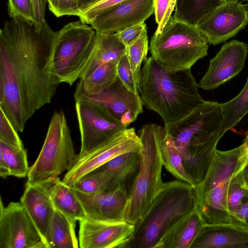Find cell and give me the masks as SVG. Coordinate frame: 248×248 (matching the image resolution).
I'll return each mask as SVG.
<instances>
[{
  "instance_id": "1",
  "label": "cell",
  "mask_w": 248,
  "mask_h": 248,
  "mask_svg": "<svg viewBox=\"0 0 248 248\" xmlns=\"http://www.w3.org/2000/svg\"><path fill=\"white\" fill-rule=\"evenodd\" d=\"M58 31L21 17L0 31V109L17 132L50 103L61 83L53 66Z\"/></svg>"
},
{
  "instance_id": "2",
  "label": "cell",
  "mask_w": 248,
  "mask_h": 248,
  "mask_svg": "<svg viewBox=\"0 0 248 248\" xmlns=\"http://www.w3.org/2000/svg\"><path fill=\"white\" fill-rule=\"evenodd\" d=\"M144 61L139 93L143 105L159 114L165 124L181 119L204 101L190 69L170 70L152 57Z\"/></svg>"
},
{
  "instance_id": "3",
  "label": "cell",
  "mask_w": 248,
  "mask_h": 248,
  "mask_svg": "<svg viewBox=\"0 0 248 248\" xmlns=\"http://www.w3.org/2000/svg\"><path fill=\"white\" fill-rule=\"evenodd\" d=\"M196 207L194 187L178 179L164 183L124 248H155L167 231Z\"/></svg>"
},
{
  "instance_id": "4",
  "label": "cell",
  "mask_w": 248,
  "mask_h": 248,
  "mask_svg": "<svg viewBox=\"0 0 248 248\" xmlns=\"http://www.w3.org/2000/svg\"><path fill=\"white\" fill-rule=\"evenodd\" d=\"M165 133L164 127L155 124H145L139 131L140 162L129 195L125 220L129 223L142 218L164 184L161 143Z\"/></svg>"
},
{
  "instance_id": "5",
  "label": "cell",
  "mask_w": 248,
  "mask_h": 248,
  "mask_svg": "<svg viewBox=\"0 0 248 248\" xmlns=\"http://www.w3.org/2000/svg\"><path fill=\"white\" fill-rule=\"evenodd\" d=\"M205 36L197 26L171 16L160 33L151 37V57L170 70L190 69L206 56L209 48Z\"/></svg>"
},
{
  "instance_id": "6",
  "label": "cell",
  "mask_w": 248,
  "mask_h": 248,
  "mask_svg": "<svg viewBox=\"0 0 248 248\" xmlns=\"http://www.w3.org/2000/svg\"><path fill=\"white\" fill-rule=\"evenodd\" d=\"M77 156L65 114L56 111L40 153L30 167L27 183L40 184L58 177L73 166Z\"/></svg>"
},
{
  "instance_id": "7",
  "label": "cell",
  "mask_w": 248,
  "mask_h": 248,
  "mask_svg": "<svg viewBox=\"0 0 248 248\" xmlns=\"http://www.w3.org/2000/svg\"><path fill=\"white\" fill-rule=\"evenodd\" d=\"M58 32L54 71L61 83L72 85L81 78L91 60L96 31L79 20L68 23Z\"/></svg>"
},
{
  "instance_id": "8",
  "label": "cell",
  "mask_w": 248,
  "mask_h": 248,
  "mask_svg": "<svg viewBox=\"0 0 248 248\" xmlns=\"http://www.w3.org/2000/svg\"><path fill=\"white\" fill-rule=\"evenodd\" d=\"M223 124L220 104L204 100L186 115L164 127L182 154L190 142L225 131Z\"/></svg>"
},
{
  "instance_id": "9",
  "label": "cell",
  "mask_w": 248,
  "mask_h": 248,
  "mask_svg": "<svg viewBox=\"0 0 248 248\" xmlns=\"http://www.w3.org/2000/svg\"><path fill=\"white\" fill-rule=\"evenodd\" d=\"M75 99L81 139L78 159L94 151L127 127L101 105L82 97Z\"/></svg>"
},
{
  "instance_id": "10",
  "label": "cell",
  "mask_w": 248,
  "mask_h": 248,
  "mask_svg": "<svg viewBox=\"0 0 248 248\" xmlns=\"http://www.w3.org/2000/svg\"><path fill=\"white\" fill-rule=\"evenodd\" d=\"M0 248H47L20 202L0 204Z\"/></svg>"
},
{
  "instance_id": "11",
  "label": "cell",
  "mask_w": 248,
  "mask_h": 248,
  "mask_svg": "<svg viewBox=\"0 0 248 248\" xmlns=\"http://www.w3.org/2000/svg\"><path fill=\"white\" fill-rule=\"evenodd\" d=\"M141 146L140 138L135 128H124L94 151L77 159L62 181L72 186L84 176L116 156L128 152L140 150Z\"/></svg>"
},
{
  "instance_id": "12",
  "label": "cell",
  "mask_w": 248,
  "mask_h": 248,
  "mask_svg": "<svg viewBox=\"0 0 248 248\" xmlns=\"http://www.w3.org/2000/svg\"><path fill=\"white\" fill-rule=\"evenodd\" d=\"M248 25V4L239 0H226L197 25L208 44L223 43L235 36Z\"/></svg>"
},
{
  "instance_id": "13",
  "label": "cell",
  "mask_w": 248,
  "mask_h": 248,
  "mask_svg": "<svg viewBox=\"0 0 248 248\" xmlns=\"http://www.w3.org/2000/svg\"><path fill=\"white\" fill-rule=\"evenodd\" d=\"M248 54L247 44L233 40L224 44L210 59L206 72L198 84L199 88L210 90L218 87L242 71Z\"/></svg>"
},
{
  "instance_id": "14",
  "label": "cell",
  "mask_w": 248,
  "mask_h": 248,
  "mask_svg": "<svg viewBox=\"0 0 248 248\" xmlns=\"http://www.w3.org/2000/svg\"><path fill=\"white\" fill-rule=\"evenodd\" d=\"M155 13V0H125L100 13L90 23L96 31L116 33L144 23Z\"/></svg>"
},
{
  "instance_id": "15",
  "label": "cell",
  "mask_w": 248,
  "mask_h": 248,
  "mask_svg": "<svg viewBox=\"0 0 248 248\" xmlns=\"http://www.w3.org/2000/svg\"><path fill=\"white\" fill-rule=\"evenodd\" d=\"M80 248H124L135 225L126 221L110 223L85 218L79 221Z\"/></svg>"
},
{
  "instance_id": "16",
  "label": "cell",
  "mask_w": 248,
  "mask_h": 248,
  "mask_svg": "<svg viewBox=\"0 0 248 248\" xmlns=\"http://www.w3.org/2000/svg\"><path fill=\"white\" fill-rule=\"evenodd\" d=\"M97 103L105 108L121 124L127 127L143 112L140 93L128 90L120 80H117L104 92L93 95H74Z\"/></svg>"
},
{
  "instance_id": "17",
  "label": "cell",
  "mask_w": 248,
  "mask_h": 248,
  "mask_svg": "<svg viewBox=\"0 0 248 248\" xmlns=\"http://www.w3.org/2000/svg\"><path fill=\"white\" fill-rule=\"evenodd\" d=\"M88 218L106 222L125 221L129 193L124 188L87 194L72 187Z\"/></svg>"
},
{
  "instance_id": "18",
  "label": "cell",
  "mask_w": 248,
  "mask_h": 248,
  "mask_svg": "<svg viewBox=\"0 0 248 248\" xmlns=\"http://www.w3.org/2000/svg\"><path fill=\"white\" fill-rule=\"evenodd\" d=\"M248 157L245 141L240 146L230 150L216 149L204 179L195 187L196 196L230 179L241 170Z\"/></svg>"
},
{
  "instance_id": "19",
  "label": "cell",
  "mask_w": 248,
  "mask_h": 248,
  "mask_svg": "<svg viewBox=\"0 0 248 248\" xmlns=\"http://www.w3.org/2000/svg\"><path fill=\"white\" fill-rule=\"evenodd\" d=\"M191 248H248V230L233 224H206Z\"/></svg>"
},
{
  "instance_id": "20",
  "label": "cell",
  "mask_w": 248,
  "mask_h": 248,
  "mask_svg": "<svg viewBox=\"0 0 248 248\" xmlns=\"http://www.w3.org/2000/svg\"><path fill=\"white\" fill-rule=\"evenodd\" d=\"M20 201L46 244V234L55 208L45 184L26 183Z\"/></svg>"
},
{
  "instance_id": "21",
  "label": "cell",
  "mask_w": 248,
  "mask_h": 248,
  "mask_svg": "<svg viewBox=\"0 0 248 248\" xmlns=\"http://www.w3.org/2000/svg\"><path fill=\"white\" fill-rule=\"evenodd\" d=\"M206 224L196 207L180 218L167 231L155 248H191Z\"/></svg>"
},
{
  "instance_id": "22",
  "label": "cell",
  "mask_w": 248,
  "mask_h": 248,
  "mask_svg": "<svg viewBox=\"0 0 248 248\" xmlns=\"http://www.w3.org/2000/svg\"><path fill=\"white\" fill-rule=\"evenodd\" d=\"M140 151L121 154L93 170L108 175L115 189L122 187L129 193L139 170Z\"/></svg>"
},
{
  "instance_id": "23",
  "label": "cell",
  "mask_w": 248,
  "mask_h": 248,
  "mask_svg": "<svg viewBox=\"0 0 248 248\" xmlns=\"http://www.w3.org/2000/svg\"><path fill=\"white\" fill-rule=\"evenodd\" d=\"M42 183L45 184L55 209L76 221L87 218L71 186L64 184L58 177Z\"/></svg>"
},
{
  "instance_id": "24",
  "label": "cell",
  "mask_w": 248,
  "mask_h": 248,
  "mask_svg": "<svg viewBox=\"0 0 248 248\" xmlns=\"http://www.w3.org/2000/svg\"><path fill=\"white\" fill-rule=\"evenodd\" d=\"M125 54V46L120 41L116 33L96 32L91 60L81 78L102 64L118 62Z\"/></svg>"
},
{
  "instance_id": "25",
  "label": "cell",
  "mask_w": 248,
  "mask_h": 248,
  "mask_svg": "<svg viewBox=\"0 0 248 248\" xmlns=\"http://www.w3.org/2000/svg\"><path fill=\"white\" fill-rule=\"evenodd\" d=\"M76 222L55 209L46 236L47 248H79L75 233Z\"/></svg>"
},
{
  "instance_id": "26",
  "label": "cell",
  "mask_w": 248,
  "mask_h": 248,
  "mask_svg": "<svg viewBox=\"0 0 248 248\" xmlns=\"http://www.w3.org/2000/svg\"><path fill=\"white\" fill-rule=\"evenodd\" d=\"M116 62L101 65L79 79L74 95H93L109 88L118 79Z\"/></svg>"
},
{
  "instance_id": "27",
  "label": "cell",
  "mask_w": 248,
  "mask_h": 248,
  "mask_svg": "<svg viewBox=\"0 0 248 248\" xmlns=\"http://www.w3.org/2000/svg\"><path fill=\"white\" fill-rule=\"evenodd\" d=\"M30 167L24 147L12 146L0 141V176L18 178L27 177Z\"/></svg>"
},
{
  "instance_id": "28",
  "label": "cell",
  "mask_w": 248,
  "mask_h": 248,
  "mask_svg": "<svg viewBox=\"0 0 248 248\" xmlns=\"http://www.w3.org/2000/svg\"><path fill=\"white\" fill-rule=\"evenodd\" d=\"M226 0H177L172 17L197 26L210 13Z\"/></svg>"
},
{
  "instance_id": "29",
  "label": "cell",
  "mask_w": 248,
  "mask_h": 248,
  "mask_svg": "<svg viewBox=\"0 0 248 248\" xmlns=\"http://www.w3.org/2000/svg\"><path fill=\"white\" fill-rule=\"evenodd\" d=\"M161 154L166 169L177 179L195 187L194 183L185 170L180 152L172 138L166 132L161 143Z\"/></svg>"
},
{
  "instance_id": "30",
  "label": "cell",
  "mask_w": 248,
  "mask_h": 248,
  "mask_svg": "<svg viewBox=\"0 0 248 248\" xmlns=\"http://www.w3.org/2000/svg\"><path fill=\"white\" fill-rule=\"evenodd\" d=\"M225 131L233 128L248 113V77L240 93L228 102L220 104Z\"/></svg>"
},
{
  "instance_id": "31",
  "label": "cell",
  "mask_w": 248,
  "mask_h": 248,
  "mask_svg": "<svg viewBox=\"0 0 248 248\" xmlns=\"http://www.w3.org/2000/svg\"><path fill=\"white\" fill-rule=\"evenodd\" d=\"M149 48L147 30L138 39L125 47V54L131 67L136 88L139 92L141 65L143 61L146 59Z\"/></svg>"
},
{
  "instance_id": "32",
  "label": "cell",
  "mask_w": 248,
  "mask_h": 248,
  "mask_svg": "<svg viewBox=\"0 0 248 248\" xmlns=\"http://www.w3.org/2000/svg\"><path fill=\"white\" fill-rule=\"evenodd\" d=\"M71 187L87 194L98 193L115 189L108 175L95 170H93L84 176Z\"/></svg>"
},
{
  "instance_id": "33",
  "label": "cell",
  "mask_w": 248,
  "mask_h": 248,
  "mask_svg": "<svg viewBox=\"0 0 248 248\" xmlns=\"http://www.w3.org/2000/svg\"><path fill=\"white\" fill-rule=\"evenodd\" d=\"M240 171L232 176L227 189V204L231 217L238 209L248 191V188L244 184Z\"/></svg>"
},
{
  "instance_id": "34",
  "label": "cell",
  "mask_w": 248,
  "mask_h": 248,
  "mask_svg": "<svg viewBox=\"0 0 248 248\" xmlns=\"http://www.w3.org/2000/svg\"><path fill=\"white\" fill-rule=\"evenodd\" d=\"M0 141L14 146L24 147L17 134V131L1 109H0Z\"/></svg>"
},
{
  "instance_id": "35",
  "label": "cell",
  "mask_w": 248,
  "mask_h": 248,
  "mask_svg": "<svg viewBox=\"0 0 248 248\" xmlns=\"http://www.w3.org/2000/svg\"><path fill=\"white\" fill-rule=\"evenodd\" d=\"M177 0H155V14L157 28L155 33H160L175 8Z\"/></svg>"
},
{
  "instance_id": "36",
  "label": "cell",
  "mask_w": 248,
  "mask_h": 248,
  "mask_svg": "<svg viewBox=\"0 0 248 248\" xmlns=\"http://www.w3.org/2000/svg\"><path fill=\"white\" fill-rule=\"evenodd\" d=\"M8 11L11 18L21 17L28 21H35L31 0H8Z\"/></svg>"
},
{
  "instance_id": "37",
  "label": "cell",
  "mask_w": 248,
  "mask_h": 248,
  "mask_svg": "<svg viewBox=\"0 0 248 248\" xmlns=\"http://www.w3.org/2000/svg\"><path fill=\"white\" fill-rule=\"evenodd\" d=\"M125 0H100L80 12L78 16L83 22L89 24L98 14Z\"/></svg>"
},
{
  "instance_id": "38",
  "label": "cell",
  "mask_w": 248,
  "mask_h": 248,
  "mask_svg": "<svg viewBox=\"0 0 248 248\" xmlns=\"http://www.w3.org/2000/svg\"><path fill=\"white\" fill-rule=\"evenodd\" d=\"M117 72L118 78L128 90L135 93H139L136 88L131 67L125 54L117 62Z\"/></svg>"
},
{
  "instance_id": "39",
  "label": "cell",
  "mask_w": 248,
  "mask_h": 248,
  "mask_svg": "<svg viewBox=\"0 0 248 248\" xmlns=\"http://www.w3.org/2000/svg\"><path fill=\"white\" fill-rule=\"evenodd\" d=\"M50 11L56 16H79V10L77 0H55Z\"/></svg>"
},
{
  "instance_id": "40",
  "label": "cell",
  "mask_w": 248,
  "mask_h": 248,
  "mask_svg": "<svg viewBox=\"0 0 248 248\" xmlns=\"http://www.w3.org/2000/svg\"><path fill=\"white\" fill-rule=\"evenodd\" d=\"M146 30L145 23L138 24L116 32L120 41L127 46L138 39Z\"/></svg>"
},
{
  "instance_id": "41",
  "label": "cell",
  "mask_w": 248,
  "mask_h": 248,
  "mask_svg": "<svg viewBox=\"0 0 248 248\" xmlns=\"http://www.w3.org/2000/svg\"><path fill=\"white\" fill-rule=\"evenodd\" d=\"M231 217L232 224L248 230V191L238 209Z\"/></svg>"
},
{
  "instance_id": "42",
  "label": "cell",
  "mask_w": 248,
  "mask_h": 248,
  "mask_svg": "<svg viewBox=\"0 0 248 248\" xmlns=\"http://www.w3.org/2000/svg\"><path fill=\"white\" fill-rule=\"evenodd\" d=\"M33 6L35 21L34 22L42 24L45 20L46 5L47 0H31Z\"/></svg>"
},
{
  "instance_id": "43",
  "label": "cell",
  "mask_w": 248,
  "mask_h": 248,
  "mask_svg": "<svg viewBox=\"0 0 248 248\" xmlns=\"http://www.w3.org/2000/svg\"><path fill=\"white\" fill-rule=\"evenodd\" d=\"M245 186L248 188V157L240 171Z\"/></svg>"
},
{
  "instance_id": "44",
  "label": "cell",
  "mask_w": 248,
  "mask_h": 248,
  "mask_svg": "<svg viewBox=\"0 0 248 248\" xmlns=\"http://www.w3.org/2000/svg\"><path fill=\"white\" fill-rule=\"evenodd\" d=\"M100 0H77L79 14L81 11L97 2Z\"/></svg>"
},
{
  "instance_id": "45",
  "label": "cell",
  "mask_w": 248,
  "mask_h": 248,
  "mask_svg": "<svg viewBox=\"0 0 248 248\" xmlns=\"http://www.w3.org/2000/svg\"><path fill=\"white\" fill-rule=\"evenodd\" d=\"M47 1L48 2L49 9L50 11L53 7L55 0H47Z\"/></svg>"
},
{
  "instance_id": "46",
  "label": "cell",
  "mask_w": 248,
  "mask_h": 248,
  "mask_svg": "<svg viewBox=\"0 0 248 248\" xmlns=\"http://www.w3.org/2000/svg\"><path fill=\"white\" fill-rule=\"evenodd\" d=\"M245 141L246 142V143H247V152H248V134Z\"/></svg>"
},
{
  "instance_id": "47",
  "label": "cell",
  "mask_w": 248,
  "mask_h": 248,
  "mask_svg": "<svg viewBox=\"0 0 248 248\" xmlns=\"http://www.w3.org/2000/svg\"><path fill=\"white\" fill-rule=\"evenodd\" d=\"M245 1H247L248 4V0H244Z\"/></svg>"
}]
</instances>
